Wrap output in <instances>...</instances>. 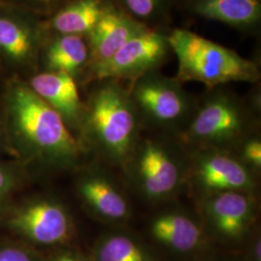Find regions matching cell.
<instances>
[{"mask_svg": "<svg viewBox=\"0 0 261 261\" xmlns=\"http://www.w3.org/2000/svg\"><path fill=\"white\" fill-rule=\"evenodd\" d=\"M146 29L145 25L109 6L89 32L93 65L103 63L133 38Z\"/></svg>", "mask_w": 261, "mask_h": 261, "instance_id": "4fadbf2b", "label": "cell"}, {"mask_svg": "<svg viewBox=\"0 0 261 261\" xmlns=\"http://www.w3.org/2000/svg\"><path fill=\"white\" fill-rule=\"evenodd\" d=\"M189 153L177 139L141 137L123 170L133 191L149 203L173 199L186 186Z\"/></svg>", "mask_w": 261, "mask_h": 261, "instance_id": "7a4b0ae2", "label": "cell"}, {"mask_svg": "<svg viewBox=\"0 0 261 261\" xmlns=\"http://www.w3.org/2000/svg\"><path fill=\"white\" fill-rule=\"evenodd\" d=\"M32 90L68 122L77 121L82 102L73 76L64 72L43 73L31 81Z\"/></svg>", "mask_w": 261, "mask_h": 261, "instance_id": "9a60e30c", "label": "cell"}, {"mask_svg": "<svg viewBox=\"0 0 261 261\" xmlns=\"http://www.w3.org/2000/svg\"><path fill=\"white\" fill-rule=\"evenodd\" d=\"M245 245L246 252L242 254L246 261H261L260 232L257 231V227L252 230Z\"/></svg>", "mask_w": 261, "mask_h": 261, "instance_id": "7402d4cb", "label": "cell"}, {"mask_svg": "<svg viewBox=\"0 0 261 261\" xmlns=\"http://www.w3.org/2000/svg\"><path fill=\"white\" fill-rule=\"evenodd\" d=\"M198 261H246L243 254H229V255H218V256H209L206 255L203 258Z\"/></svg>", "mask_w": 261, "mask_h": 261, "instance_id": "cb8c5ba5", "label": "cell"}, {"mask_svg": "<svg viewBox=\"0 0 261 261\" xmlns=\"http://www.w3.org/2000/svg\"><path fill=\"white\" fill-rule=\"evenodd\" d=\"M168 37L146 28L103 63L93 65L94 76L100 81H130L132 84L158 67L169 49Z\"/></svg>", "mask_w": 261, "mask_h": 261, "instance_id": "30bf717a", "label": "cell"}, {"mask_svg": "<svg viewBox=\"0 0 261 261\" xmlns=\"http://www.w3.org/2000/svg\"><path fill=\"white\" fill-rule=\"evenodd\" d=\"M234 153L255 173L260 172L261 140L256 134L243 140Z\"/></svg>", "mask_w": 261, "mask_h": 261, "instance_id": "ffe728a7", "label": "cell"}, {"mask_svg": "<svg viewBox=\"0 0 261 261\" xmlns=\"http://www.w3.org/2000/svg\"><path fill=\"white\" fill-rule=\"evenodd\" d=\"M177 57L176 80L197 82L209 89L230 83H255L257 65L232 49L223 47L186 29H175L168 37Z\"/></svg>", "mask_w": 261, "mask_h": 261, "instance_id": "3957f363", "label": "cell"}, {"mask_svg": "<svg viewBox=\"0 0 261 261\" xmlns=\"http://www.w3.org/2000/svg\"><path fill=\"white\" fill-rule=\"evenodd\" d=\"M90 261H160L157 252L126 227H112L94 243Z\"/></svg>", "mask_w": 261, "mask_h": 261, "instance_id": "5bb4252c", "label": "cell"}, {"mask_svg": "<svg viewBox=\"0 0 261 261\" xmlns=\"http://www.w3.org/2000/svg\"><path fill=\"white\" fill-rule=\"evenodd\" d=\"M57 261H90V259H87L84 256L77 254V253H73V252H66L56 256Z\"/></svg>", "mask_w": 261, "mask_h": 261, "instance_id": "484cf974", "label": "cell"}, {"mask_svg": "<svg viewBox=\"0 0 261 261\" xmlns=\"http://www.w3.org/2000/svg\"><path fill=\"white\" fill-rule=\"evenodd\" d=\"M160 2L161 0H123L130 14L141 19L151 17L158 9Z\"/></svg>", "mask_w": 261, "mask_h": 261, "instance_id": "44dd1931", "label": "cell"}, {"mask_svg": "<svg viewBox=\"0 0 261 261\" xmlns=\"http://www.w3.org/2000/svg\"><path fill=\"white\" fill-rule=\"evenodd\" d=\"M0 47L14 58L28 56L31 42L28 32L12 20L0 19Z\"/></svg>", "mask_w": 261, "mask_h": 261, "instance_id": "d6986e66", "label": "cell"}, {"mask_svg": "<svg viewBox=\"0 0 261 261\" xmlns=\"http://www.w3.org/2000/svg\"><path fill=\"white\" fill-rule=\"evenodd\" d=\"M76 188L84 204L103 223L125 227L130 222V199L111 173L93 169L81 177Z\"/></svg>", "mask_w": 261, "mask_h": 261, "instance_id": "8fae6325", "label": "cell"}, {"mask_svg": "<svg viewBox=\"0 0 261 261\" xmlns=\"http://www.w3.org/2000/svg\"><path fill=\"white\" fill-rule=\"evenodd\" d=\"M147 236L157 248L170 255L189 258L208 255L212 241L198 215L182 207H168L149 219Z\"/></svg>", "mask_w": 261, "mask_h": 261, "instance_id": "9c48e42d", "label": "cell"}, {"mask_svg": "<svg viewBox=\"0 0 261 261\" xmlns=\"http://www.w3.org/2000/svg\"><path fill=\"white\" fill-rule=\"evenodd\" d=\"M140 115L119 81L103 80L86 114L90 140L109 164L124 168L140 138Z\"/></svg>", "mask_w": 261, "mask_h": 261, "instance_id": "6da1fadb", "label": "cell"}, {"mask_svg": "<svg viewBox=\"0 0 261 261\" xmlns=\"http://www.w3.org/2000/svg\"><path fill=\"white\" fill-rule=\"evenodd\" d=\"M11 112L19 135L40 157L60 167L73 166L81 157L82 147L63 117L32 89L15 88Z\"/></svg>", "mask_w": 261, "mask_h": 261, "instance_id": "277c9868", "label": "cell"}, {"mask_svg": "<svg viewBox=\"0 0 261 261\" xmlns=\"http://www.w3.org/2000/svg\"><path fill=\"white\" fill-rule=\"evenodd\" d=\"M0 261H36L29 252L15 247L0 250Z\"/></svg>", "mask_w": 261, "mask_h": 261, "instance_id": "603a6c76", "label": "cell"}, {"mask_svg": "<svg viewBox=\"0 0 261 261\" xmlns=\"http://www.w3.org/2000/svg\"><path fill=\"white\" fill-rule=\"evenodd\" d=\"M257 205L255 193L224 192L199 199L197 215L212 243L233 247L256 227Z\"/></svg>", "mask_w": 261, "mask_h": 261, "instance_id": "ba28073f", "label": "cell"}, {"mask_svg": "<svg viewBox=\"0 0 261 261\" xmlns=\"http://www.w3.org/2000/svg\"><path fill=\"white\" fill-rule=\"evenodd\" d=\"M10 185H11V178L9 174L6 172V170L0 168V196L8 191Z\"/></svg>", "mask_w": 261, "mask_h": 261, "instance_id": "d4e9b609", "label": "cell"}, {"mask_svg": "<svg viewBox=\"0 0 261 261\" xmlns=\"http://www.w3.org/2000/svg\"><path fill=\"white\" fill-rule=\"evenodd\" d=\"M107 8L102 0H77L56 15L54 27L63 35L89 33Z\"/></svg>", "mask_w": 261, "mask_h": 261, "instance_id": "e0dca14e", "label": "cell"}, {"mask_svg": "<svg viewBox=\"0 0 261 261\" xmlns=\"http://www.w3.org/2000/svg\"><path fill=\"white\" fill-rule=\"evenodd\" d=\"M210 90L177 137L188 153L206 148L234 152L255 134L253 115L239 98L222 89Z\"/></svg>", "mask_w": 261, "mask_h": 261, "instance_id": "5b68a950", "label": "cell"}, {"mask_svg": "<svg viewBox=\"0 0 261 261\" xmlns=\"http://www.w3.org/2000/svg\"><path fill=\"white\" fill-rule=\"evenodd\" d=\"M88 49L80 35H63L56 41L47 53L48 65L54 72H64L72 75L84 65Z\"/></svg>", "mask_w": 261, "mask_h": 261, "instance_id": "ac0fdd59", "label": "cell"}, {"mask_svg": "<svg viewBox=\"0 0 261 261\" xmlns=\"http://www.w3.org/2000/svg\"><path fill=\"white\" fill-rule=\"evenodd\" d=\"M51 261H57V260H56V257H55V258H54V259H53V260H51Z\"/></svg>", "mask_w": 261, "mask_h": 261, "instance_id": "4316f807", "label": "cell"}, {"mask_svg": "<svg viewBox=\"0 0 261 261\" xmlns=\"http://www.w3.org/2000/svg\"><path fill=\"white\" fill-rule=\"evenodd\" d=\"M186 185L198 200L224 192L255 193L257 173L232 151L196 150L189 152Z\"/></svg>", "mask_w": 261, "mask_h": 261, "instance_id": "52a82bcc", "label": "cell"}, {"mask_svg": "<svg viewBox=\"0 0 261 261\" xmlns=\"http://www.w3.org/2000/svg\"><path fill=\"white\" fill-rule=\"evenodd\" d=\"M194 9L206 19L233 28H250L261 16V0H196Z\"/></svg>", "mask_w": 261, "mask_h": 261, "instance_id": "2e32d148", "label": "cell"}, {"mask_svg": "<svg viewBox=\"0 0 261 261\" xmlns=\"http://www.w3.org/2000/svg\"><path fill=\"white\" fill-rule=\"evenodd\" d=\"M129 92L141 123L177 137L196 111V103L180 82L155 72L134 82Z\"/></svg>", "mask_w": 261, "mask_h": 261, "instance_id": "8992f818", "label": "cell"}, {"mask_svg": "<svg viewBox=\"0 0 261 261\" xmlns=\"http://www.w3.org/2000/svg\"><path fill=\"white\" fill-rule=\"evenodd\" d=\"M11 226L30 241L42 246L65 244L72 236L73 224L64 206L53 200H38L16 215Z\"/></svg>", "mask_w": 261, "mask_h": 261, "instance_id": "7c38bea8", "label": "cell"}]
</instances>
